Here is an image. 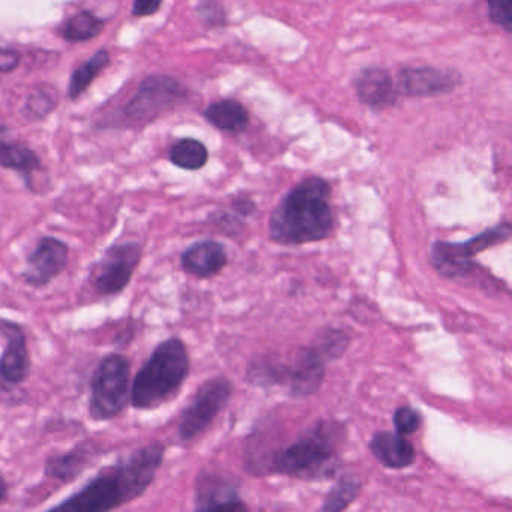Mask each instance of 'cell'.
I'll return each mask as SVG.
<instances>
[{"instance_id":"f546056e","label":"cell","mask_w":512,"mask_h":512,"mask_svg":"<svg viewBox=\"0 0 512 512\" xmlns=\"http://www.w3.org/2000/svg\"><path fill=\"white\" fill-rule=\"evenodd\" d=\"M8 497V484L4 476L0 475V503H4Z\"/></svg>"},{"instance_id":"7a4b0ae2","label":"cell","mask_w":512,"mask_h":512,"mask_svg":"<svg viewBox=\"0 0 512 512\" xmlns=\"http://www.w3.org/2000/svg\"><path fill=\"white\" fill-rule=\"evenodd\" d=\"M331 185L320 178H310L296 185L272 212L269 238L284 247L313 244L334 232Z\"/></svg>"},{"instance_id":"30bf717a","label":"cell","mask_w":512,"mask_h":512,"mask_svg":"<svg viewBox=\"0 0 512 512\" xmlns=\"http://www.w3.org/2000/svg\"><path fill=\"white\" fill-rule=\"evenodd\" d=\"M182 98V88L175 79L166 76H151L140 85L125 113L133 121L149 122L166 110L172 109Z\"/></svg>"},{"instance_id":"7402d4cb","label":"cell","mask_w":512,"mask_h":512,"mask_svg":"<svg viewBox=\"0 0 512 512\" xmlns=\"http://www.w3.org/2000/svg\"><path fill=\"white\" fill-rule=\"evenodd\" d=\"M104 25L94 14L83 13L71 17L62 26V37L70 43H82V41L92 40L103 31Z\"/></svg>"},{"instance_id":"8fae6325","label":"cell","mask_w":512,"mask_h":512,"mask_svg":"<svg viewBox=\"0 0 512 512\" xmlns=\"http://www.w3.org/2000/svg\"><path fill=\"white\" fill-rule=\"evenodd\" d=\"M70 262V247L55 236H43L34 251L26 259L23 278L35 289L49 286L67 269Z\"/></svg>"},{"instance_id":"e0dca14e","label":"cell","mask_w":512,"mask_h":512,"mask_svg":"<svg viewBox=\"0 0 512 512\" xmlns=\"http://www.w3.org/2000/svg\"><path fill=\"white\" fill-rule=\"evenodd\" d=\"M356 95L361 103L373 109H386L397 98L394 83L386 71L380 68H367L355 80Z\"/></svg>"},{"instance_id":"ac0fdd59","label":"cell","mask_w":512,"mask_h":512,"mask_svg":"<svg viewBox=\"0 0 512 512\" xmlns=\"http://www.w3.org/2000/svg\"><path fill=\"white\" fill-rule=\"evenodd\" d=\"M370 451L389 469H404L415 461V448L404 434L379 431L370 442Z\"/></svg>"},{"instance_id":"4fadbf2b","label":"cell","mask_w":512,"mask_h":512,"mask_svg":"<svg viewBox=\"0 0 512 512\" xmlns=\"http://www.w3.org/2000/svg\"><path fill=\"white\" fill-rule=\"evenodd\" d=\"M215 508L247 509V505L242 503L238 487L229 476L205 470L196 482V509Z\"/></svg>"},{"instance_id":"ffe728a7","label":"cell","mask_w":512,"mask_h":512,"mask_svg":"<svg viewBox=\"0 0 512 512\" xmlns=\"http://www.w3.org/2000/svg\"><path fill=\"white\" fill-rule=\"evenodd\" d=\"M206 119L214 127L229 133H239L248 124V112L238 101L224 100L212 104L205 112Z\"/></svg>"},{"instance_id":"9a60e30c","label":"cell","mask_w":512,"mask_h":512,"mask_svg":"<svg viewBox=\"0 0 512 512\" xmlns=\"http://www.w3.org/2000/svg\"><path fill=\"white\" fill-rule=\"evenodd\" d=\"M181 265L187 274L194 277H214L227 265L226 248L214 239L196 242L182 253Z\"/></svg>"},{"instance_id":"277c9868","label":"cell","mask_w":512,"mask_h":512,"mask_svg":"<svg viewBox=\"0 0 512 512\" xmlns=\"http://www.w3.org/2000/svg\"><path fill=\"white\" fill-rule=\"evenodd\" d=\"M343 440V425L319 421L292 445L275 452L271 472L304 479L328 475L334 472Z\"/></svg>"},{"instance_id":"ba28073f","label":"cell","mask_w":512,"mask_h":512,"mask_svg":"<svg viewBox=\"0 0 512 512\" xmlns=\"http://www.w3.org/2000/svg\"><path fill=\"white\" fill-rule=\"evenodd\" d=\"M143 245L128 241L112 245L95 263L91 271V284L98 296H118L124 292L139 268Z\"/></svg>"},{"instance_id":"6da1fadb","label":"cell","mask_w":512,"mask_h":512,"mask_svg":"<svg viewBox=\"0 0 512 512\" xmlns=\"http://www.w3.org/2000/svg\"><path fill=\"white\" fill-rule=\"evenodd\" d=\"M166 446L152 442L89 479L53 511L106 512L122 508L146 493L163 464Z\"/></svg>"},{"instance_id":"4316f807","label":"cell","mask_w":512,"mask_h":512,"mask_svg":"<svg viewBox=\"0 0 512 512\" xmlns=\"http://www.w3.org/2000/svg\"><path fill=\"white\" fill-rule=\"evenodd\" d=\"M488 16L497 26L511 32L512 0H488Z\"/></svg>"},{"instance_id":"d4e9b609","label":"cell","mask_w":512,"mask_h":512,"mask_svg":"<svg viewBox=\"0 0 512 512\" xmlns=\"http://www.w3.org/2000/svg\"><path fill=\"white\" fill-rule=\"evenodd\" d=\"M58 101V91L52 86H43V88L37 89L29 95L23 113L31 121L46 118L58 106Z\"/></svg>"},{"instance_id":"f1b7e54d","label":"cell","mask_w":512,"mask_h":512,"mask_svg":"<svg viewBox=\"0 0 512 512\" xmlns=\"http://www.w3.org/2000/svg\"><path fill=\"white\" fill-rule=\"evenodd\" d=\"M163 0H134L133 14L137 17L152 16L157 13Z\"/></svg>"},{"instance_id":"5b68a950","label":"cell","mask_w":512,"mask_h":512,"mask_svg":"<svg viewBox=\"0 0 512 512\" xmlns=\"http://www.w3.org/2000/svg\"><path fill=\"white\" fill-rule=\"evenodd\" d=\"M131 394V362L127 356L110 353L98 362L92 376L89 415L92 421L118 418Z\"/></svg>"},{"instance_id":"d6986e66","label":"cell","mask_w":512,"mask_h":512,"mask_svg":"<svg viewBox=\"0 0 512 512\" xmlns=\"http://www.w3.org/2000/svg\"><path fill=\"white\" fill-rule=\"evenodd\" d=\"M0 166L22 173L29 188L32 187V179L41 170L40 158L31 148L22 143L8 142L2 137H0Z\"/></svg>"},{"instance_id":"52a82bcc","label":"cell","mask_w":512,"mask_h":512,"mask_svg":"<svg viewBox=\"0 0 512 512\" xmlns=\"http://www.w3.org/2000/svg\"><path fill=\"white\" fill-rule=\"evenodd\" d=\"M326 359L319 346L302 349L292 365L263 358L259 365V379L263 386L286 383L293 397H308L316 394L322 386Z\"/></svg>"},{"instance_id":"484cf974","label":"cell","mask_w":512,"mask_h":512,"mask_svg":"<svg viewBox=\"0 0 512 512\" xmlns=\"http://www.w3.org/2000/svg\"><path fill=\"white\" fill-rule=\"evenodd\" d=\"M422 424V416L418 410L412 409L409 406H401L395 410L394 413V425L397 433L404 434H413L419 430Z\"/></svg>"},{"instance_id":"8992f818","label":"cell","mask_w":512,"mask_h":512,"mask_svg":"<svg viewBox=\"0 0 512 512\" xmlns=\"http://www.w3.org/2000/svg\"><path fill=\"white\" fill-rule=\"evenodd\" d=\"M511 238V224L499 223L491 229L473 236L469 241H437L431 245L430 263L442 277L449 280L466 277L475 271L473 257L496 245L505 244Z\"/></svg>"},{"instance_id":"9c48e42d","label":"cell","mask_w":512,"mask_h":512,"mask_svg":"<svg viewBox=\"0 0 512 512\" xmlns=\"http://www.w3.org/2000/svg\"><path fill=\"white\" fill-rule=\"evenodd\" d=\"M232 394L233 385L226 377H215L203 383L190 406L182 412L178 427L179 439L193 442L202 436L227 406Z\"/></svg>"},{"instance_id":"44dd1931","label":"cell","mask_w":512,"mask_h":512,"mask_svg":"<svg viewBox=\"0 0 512 512\" xmlns=\"http://www.w3.org/2000/svg\"><path fill=\"white\" fill-rule=\"evenodd\" d=\"M110 56L106 50H101L97 55L92 56L88 62L77 68L71 76L70 86H68V95L70 98H79L91 83L97 79L98 74L109 65Z\"/></svg>"},{"instance_id":"83f0119b","label":"cell","mask_w":512,"mask_h":512,"mask_svg":"<svg viewBox=\"0 0 512 512\" xmlns=\"http://www.w3.org/2000/svg\"><path fill=\"white\" fill-rule=\"evenodd\" d=\"M20 64V55L16 50L5 49L0 46V73H10Z\"/></svg>"},{"instance_id":"3957f363","label":"cell","mask_w":512,"mask_h":512,"mask_svg":"<svg viewBox=\"0 0 512 512\" xmlns=\"http://www.w3.org/2000/svg\"><path fill=\"white\" fill-rule=\"evenodd\" d=\"M190 374V355L179 338H167L155 347L131 383L130 403L137 410H154L181 391Z\"/></svg>"},{"instance_id":"5bb4252c","label":"cell","mask_w":512,"mask_h":512,"mask_svg":"<svg viewBox=\"0 0 512 512\" xmlns=\"http://www.w3.org/2000/svg\"><path fill=\"white\" fill-rule=\"evenodd\" d=\"M460 79L451 71L436 68H407L398 77V86L403 94L409 97H427V95L443 94L458 85Z\"/></svg>"},{"instance_id":"7c38bea8","label":"cell","mask_w":512,"mask_h":512,"mask_svg":"<svg viewBox=\"0 0 512 512\" xmlns=\"http://www.w3.org/2000/svg\"><path fill=\"white\" fill-rule=\"evenodd\" d=\"M0 334L7 340L0 358V376L11 385H22L31 374V353L25 331L19 323L0 317Z\"/></svg>"},{"instance_id":"2e32d148","label":"cell","mask_w":512,"mask_h":512,"mask_svg":"<svg viewBox=\"0 0 512 512\" xmlns=\"http://www.w3.org/2000/svg\"><path fill=\"white\" fill-rule=\"evenodd\" d=\"M98 454V446L94 443H80L65 454L50 455L44 466V473L49 478L68 484L79 478L94 463Z\"/></svg>"},{"instance_id":"cb8c5ba5","label":"cell","mask_w":512,"mask_h":512,"mask_svg":"<svg viewBox=\"0 0 512 512\" xmlns=\"http://www.w3.org/2000/svg\"><path fill=\"white\" fill-rule=\"evenodd\" d=\"M361 491V482L352 476H344L326 497L322 511H343L349 508Z\"/></svg>"},{"instance_id":"603a6c76","label":"cell","mask_w":512,"mask_h":512,"mask_svg":"<svg viewBox=\"0 0 512 512\" xmlns=\"http://www.w3.org/2000/svg\"><path fill=\"white\" fill-rule=\"evenodd\" d=\"M170 161L184 170H199L208 163V149L197 140L184 139L173 146Z\"/></svg>"}]
</instances>
